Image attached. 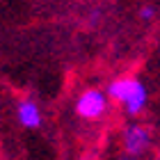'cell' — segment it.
Here are the masks:
<instances>
[{"label":"cell","mask_w":160,"mask_h":160,"mask_svg":"<svg viewBox=\"0 0 160 160\" xmlns=\"http://www.w3.org/2000/svg\"><path fill=\"white\" fill-rule=\"evenodd\" d=\"M123 160H133V158H130V156H128V158H123Z\"/></svg>","instance_id":"6"},{"label":"cell","mask_w":160,"mask_h":160,"mask_svg":"<svg viewBox=\"0 0 160 160\" xmlns=\"http://www.w3.org/2000/svg\"><path fill=\"white\" fill-rule=\"evenodd\" d=\"M105 94L110 96V101H114L123 108V112L128 117H140L149 103L147 85L140 78H117L108 85Z\"/></svg>","instance_id":"1"},{"label":"cell","mask_w":160,"mask_h":160,"mask_svg":"<svg viewBox=\"0 0 160 160\" xmlns=\"http://www.w3.org/2000/svg\"><path fill=\"white\" fill-rule=\"evenodd\" d=\"M121 142H123V151L130 158H137L142 153H147L151 147V130L142 123H128L121 133Z\"/></svg>","instance_id":"3"},{"label":"cell","mask_w":160,"mask_h":160,"mask_svg":"<svg viewBox=\"0 0 160 160\" xmlns=\"http://www.w3.org/2000/svg\"><path fill=\"white\" fill-rule=\"evenodd\" d=\"M156 16V7H151V5H144L142 9H140V18L142 21H151Z\"/></svg>","instance_id":"5"},{"label":"cell","mask_w":160,"mask_h":160,"mask_svg":"<svg viewBox=\"0 0 160 160\" xmlns=\"http://www.w3.org/2000/svg\"><path fill=\"white\" fill-rule=\"evenodd\" d=\"M158 160H160V151H158Z\"/></svg>","instance_id":"7"},{"label":"cell","mask_w":160,"mask_h":160,"mask_svg":"<svg viewBox=\"0 0 160 160\" xmlns=\"http://www.w3.org/2000/svg\"><path fill=\"white\" fill-rule=\"evenodd\" d=\"M108 103H110V96H108L103 89L92 87V89H85L78 96V101H76V114L82 117V119H89V121L101 119L108 112Z\"/></svg>","instance_id":"2"},{"label":"cell","mask_w":160,"mask_h":160,"mask_svg":"<svg viewBox=\"0 0 160 160\" xmlns=\"http://www.w3.org/2000/svg\"><path fill=\"white\" fill-rule=\"evenodd\" d=\"M16 119H18L21 126H25V128H30V130L39 128V126H41V121H43L39 105L34 103L32 98H23V101H18V105H16Z\"/></svg>","instance_id":"4"}]
</instances>
